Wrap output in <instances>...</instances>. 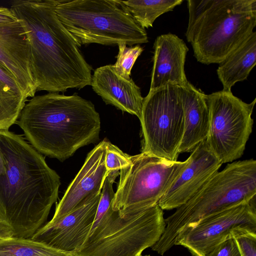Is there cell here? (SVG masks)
Returning a JSON list of instances; mask_svg holds the SVG:
<instances>
[{"label": "cell", "mask_w": 256, "mask_h": 256, "mask_svg": "<svg viewBox=\"0 0 256 256\" xmlns=\"http://www.w3.org/2000/svg\"><path fill=\"white\" fill-rule=\"evenodd\" d=\"M13 237V232L10 227L6 222L0 220V240Z\"/></svg>", "instance_id": "obj_28"}, {"label": "cell", "mask_w": 256, "mask_h": 256, "mask_svg": "<svg viewBox=\"0 0 256 256\" xmlns=\"http://www.w3.org/2000/svg\"><path fill=\"white\" fill-rule=\"evenodd\" d=\"M256 232V198L210 216L185 230L174 245L193 256H206L217 246L236 234Z\"/></svg>", "instance_id": "obj_11"}, {"label": "cell", "mask_w": 256, "mask_h": 256, "mask_svg": "<svg viewBox=\"0 0 256 256\" xmlns=\"http://www.w3.org/2000/svg\"><path fill=\"white\" fill-rule=\"evenodd\" d=\"M105 162L108 172L120 171L130 164V156L107 140Z\"/></svg>", "instance_id": "obj_24"}, {"label": "cell", "mask_w": 256, "mask_h": 256, "mask_svg": "<svg viewBox=\"0 0 256 256\" xmlns=\"http://www.w3.org/2000/svg\"><path fill=\"white\" fill-rule=\"evenodd\" d=\"M240 256H256V232H243L232 237Z\"/></svg>", "instance_id": "obj_25"}, {"label": "cell", "mask_w": 256, "mask_h": 256, "mask_svg": "<svg viewBox=\"0 0 256 256\" xmlns=\"http://www.w3.org/2000/svg\"><path fill=\"white\" fill-rule=\"evenodd\" d=\"M107 140H103L88 154L82 168L56 204L49 222L58 220L101 192L108 172L105 162Z\"/></svg>", "instance_id": "obj_14"}, {"label": "cell", "mask_w": 256, "mask_h": 256, "mask_svg": "<svg viewBox=\"0 0 256 256\" xmlns=\"http://www.w3.org/2000/svg\"><path fill=\"white\" fill-rule=\"evenodd\" d=\"M180 94L184 118L180 154L191 152L206 140L210 126V110L206 94L189 82L180 86Z\"/></svg>", "instance_id": "obj_18"}, {"label": "cell", "mask_w": 256, "mask_h": 256, "mask_svg": "<svg viewBox=\"0 0 256 256\" xmlns=\"http://www.w3.org/2000/svg\"><path fill=\"white\" fill-rule=\"evenodd\" d=\"M185 34L197 61L220 64L253 32L256 0H188Z\"/></svg>", "instance_id": "obj_4"}, {"label": "cell", "mask_w": 256, "mask_h": 256, "mask_svg": "<svg viewBox=\"0 0 256 256\" xmlns=\"http://www.w3.org/2000/svg\"><path fill=\"white\" fill-rule=\"evenodd\" d=\"M153 48L150 90L168 84L182 86L188 82L184 70L188 48L182 39L171 33L161 34L156 38Z\"/></svg>", "instance_id": "obj_16"}, {"label": "cell", "mask_w": 256, "mask_h": 256, "mask_svg": "<svg viewBox=\"0 0 256 256\" xmlns=\"http://www.w3.org/2000/svg\"><path fill=\"white\" fill-rule=\"evenodd\" d=\"M206 96L210 110L208 147L222 164L234 162L243 155L252 132L256 99L248 104L232 91L224 90Z\"/></svg>", "instance_id": "obj_10"}, {"label": "cell", "mask_w": 256, "mask_h": 256, "mask_svg": "<svg viewBox=\"0 0 256 256\" xmlns=\"http://www.w3.org/2000/svg\"><path fill=\"white\" fill-rule=\"evenodd\" d=\"M118 46L116 61L112 65L113 67L120 76L130 80L132 66L144 49L140 45L128 46L124 43L119 44Z\"/></svg>", "instance_id": "obj_23"}, {"label": "cell", "mask_w": 256, "mask_h": 256, "mask_svg": "<svg viewBox=\"0 0 256 256\" xmlns=\"http://www.w3.org/2000/svg\"><path fill=\"white\" fill-rule=\"evenodd\" d=\"M0 66L14 77L27 98L35 96L30 43L19 20L0 25Z\"/></svg>", "instance_id": "obj_15"}, {"label": "cell", "mask_w": 256, "mask_h": 256, "mask_svg": "<svg viewBox=\"0 0 256 256\" xmlns=\"http://www.w3.org/2000/svg\"><path fill=\"white\" fill-rule=\"evenodd\" d=\"M113 184L104 181L92 228L76 256H140L163 234L166 224L158 204L125 218L114 210Z\"/></svg>", "instance_id": "obj_5"}, {"label": "cell", "mask_w": 256, "mask_h": 256, "mask_svg": "<svg viewBox=\"0 0 256 256\" xmlns=\"http://www.w3.org/2000/svg\"><path fill=\"white\" fill-rule=\"evenodd\" d=\"M58 174L24 138L0 130V220L13 237L30 238L58 198Z\"/></svg>", "instance_id": "obj_1"}, {"label": "cell", "mask_w": 256, "mask_h": 256, "mask_svg": "<svg viewBox=\"0 0 256 256\" xmlns=\"http://www.w3.org/2000/svg\"><path fill=\"white\" fill-rule=\"evenodd\" d=\"M140 256H150V255H144V256L141 255Z\"/></svg>", "instance_id": "obj_29"}, {"label": "cell", "mask_w": 256, "mask_h": 256, "mask_svg": "<svg viewBox=\"0 0 256 256\" xmlns=\"http://www.w3.org/2000/svg\"><path fill=\"white\" fill-rule=\"evenodd\" d=\"M27 101L14 77L0 66V130L16 122Z\"/></svg>", "instance_id": "obj_20"}, {"label": "cell", "mask_w": 256, "mask_h": 256, "mask_svg": "<svg viewBox=\"0 0 256 256\" xmlns=\"http://www.w3.org/2000/svg\"><path fill=\"white\" fill-rule=\"evenodd\" d=\"M57 3L58 0H16L10 4L28 39L36 92L59 93L91 84L92 67L58 19Z\"/></svg>", "instance_id": "obj_2"}, {"label": "cell", "mask_w": 256, "mask_h": 256, "mask_svg": "<svg viewBox=\"0 0 256 256\" xmlns=\"http://www.w3.org/2000/svg\"><path fill=\"white\" fill-rule=\"evenodd\" d=\"M206 256H240L237 244L233 238L217 246Z\"/></svg>", "instance_id": "obj_26"}, {"label": "cell", "mask_w": 256, "mask_h": 256, "mask_svg": "<svg viewBox=\"0 0 256 256\" xmlns=\"http://www.w3.org/2000/svg\"><path fill=\"white\" fill-rule=\"evenodd\" d=\"M140 122L142 152L176 161L184 129L180 86L168 84L150 90L144 98Z\"/></svg>", "instance_id": "obj_9"}, {"label": "cell", "mask_w": 256, "mask_h": 256, "mask_svg": "<svg viewBox=\"0 0 256 256\" xmlns=\"http://www.w3.org/2000/svg\"><path fill=\"white\" fill-rule=\"evenodd\" d=\"M100 194L82 204L58 220L48 222L30 238L58 250L76 252L90 230Z\"/></svg>", "instance_id": "obj_12"}, {"label": "cell", "mask_w": 256, "mask_h": 256, "mask_svg": "<svg viewBox=\"0 0 256 256\" xmlns=\"http://www.w3.org/2000/svg\"><path fill=\"white\" fill-rule=\"evenodd\" d=\"M90 86L106 104L140 118L144 98L140 87L132 78L127 80L117 74L112 64L96 68Z\"/></svg>", "instance_id": "obj_17"}, {"label": "cell", "mask_w": 256, "mask_h": 256, "mask_svg": "<svg viewBox=\"0 0 256 256\" xmlns=\"http://www.w3.org/2000/svg\"><path fill=\"white\" fill-rule=\"evenodd\" d=\"M188 158L186 166L158 202L162 210L177 208L184 204L222 165L209 149L206 140L200 143Z\"/></svg>", "instance_id": "obj_13"}, {"label": "cell", "mask_w": 256, "mask_h": 256, "mask_svg": "<svg viewBox=\"0 0 256 256\" xmlns=\"http://www.w3.org/2000/svg\"><path fill=\"white\" fill-rule=\"evenodd\" d=\"M56 15L77 45L132 46L147 43L148 34L116 0H58Z\"/></svg>", "instance_id": "obj_7"}, {"label": "cell", "mask_w": 256, "mask_h": 256, "mask_svg": "<svg viewBox=\"0 0 256 256\" xmlns=\"http://www.w3.org/2000/svg\"><path fill=\"white\" fill-rule=\"evenodd\" d=\"M120 8L129 14L142 28L152 27L162 14L172 11L182 0H116Z\"/></svg>", "instance_id": "obj_21"}, {"label": "cell", "mask_w": 256, "mask_h": 256, "mask_svg": "<svg viewBox=\"0 0 256 256\" xmlns=\"http://www.w3.org/2000/svg\"><path fill=\"white\" fill-rule=\"evenodd\" d=\"M16 123L37 151L62 162L96 142L100 130L94 104L76 93L34 96L26 104Z\"/></svg>", "instance_id": "obj_3"}, {"label": "cell", "mask_w": 256, "mask_h": 256, "mask_svg": "<svg viewBox=\"0 0 256 256\" xmlns=\"http://www.w3.org/2000/svg\"><path fill=\"white\" fill-rule=\"evenodd\" d=\"M0 256H76L31 238L12 237L0 240Z\"/></svg>", "instance_id": "obj_22"}, {"label": "cell", "mask_w": 256, "mask_h": 256, "mask_svg": "<svg viewBox=\"0 0 256 256\" xmlns=\"http://www.w3.org/2000/svg\"><path fill=\"white\" fill-rule=\"evenodd\" d=\"M18 20L10 8L0 6V25L12 23Z\"/></svg>", "instance_id": "obj_27"}, {"label": "cell", "mask_w": 256, "mask_h": 256, "mask_svg": "<svg viewBox=\"0 0 256 256\" xmlns=\"http://www.w3.org/2000/svg\"><path fill=\"white\" fill-rule=\"evenodd\" d=\"M130 164L120 170L112 208L122 218L156 204L188 163L171 161L143 152L130 156Z\"/></svg>", "instance_id": "obj_8"}, {"label": "cell", "mask_w": 256, "mask_h": 256, "mask_svg": "<svg viewBox=\"0 0 256 256\" xmlns=\"http://www.w3.org/2000/svg\"><path fill=\"white\" fill-rule=\"evenodd\" d=\"M256 161L250 158L228 164L218 171L184 204L164 218L162 236L152 246L164 255L179 235L201 220L256 198Z\"/></svg>", "instance_id": "obj_6"}, {"label": "cell", "mask_w": 256, "mask_h": 256, "mask_svg": "<svg viewBox=\"0 0 256 256\" xmlns=\"http://www.w3.org/2000/svg\"><path fill=\"white\" fill-rule=\"evenodd\" d=\"M256 64V32H254L219 64L216 70L222 90L231 91L238 82L248 78Z\"/></svg>", "instance_id": "obj_19"}]
</instances>
